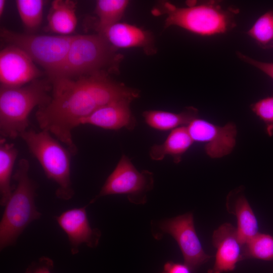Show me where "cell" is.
Here are the masks:
<instances>
[{"instance_id":"obj_18","label":"cell","mask_w":273,"mask_h":273,"mask_svg":"<svg viewBox=\"0 0 273 273\" xmlns=\"http://www.w3.org/2000/svg\"><path fill=\"white\" fill-rule=\"evenodd\" d=\"M75 7L72 1H54L48 17L47 29L61 35H69L77 24Z\"/></svg>"},{"instance_id":"obj_20","label":"cell","mask_w":273,"mask_h":273,"mask_svg":"<svg viewBox=\"0 0 273 273\" xmlns=\"http://www.w3.org/2000/svg\"><path fill=\"white\" fill-rule=\"evenodd\" d=\"M18 154L15 145L0 139V204L5 206L12 195L14 187L11 179L13 167Z\"/></svg>"},{"instance_id":"obj_22","label":"cell","mask_w":273,"mask_h":273,"mask_svg":"<svg viewBox=\"0 0 273 273\" xmlns=\"http://www.w3.org/2000/svg\"><path fill=\"white\" fill-rule=\"evenodd\" d=\"M263 49L273 48V10H269L261 15L246 32Z\"/></svg>"},{"instance_id":"obj_26","label":"cell","mask_w":273,"mask_h":273,"mask_svg":"<svg viewBox=\"0 0 273 273\" xmlns=\"http://www.w3.org/2000/svg\"><path fill=\"white\" fill-rule=\"evenodd\" d=\"M236 55L240 60L258 69L273 80V62L260 61L239 51L236 52Z\"/></svg>"},{"instance_id":"obj_25","label":"cell","mask_w":273,"mask_h":273,"mask_svg":"<svg viewBox=\"0 0 273 273\" xmlns=\"http://www.w3.org/2000/svg\"><path fill=\"white\" fill-rule=\"evenodd\" d=\"M251 111L265 124L267 133L273 135V96L261 99L250 105Z\"/></svg>"},{"instance_id":"obj_11","label":"cell","mask_w":273,"mask_h":273,"mask_svg":"<svg viewBox=\"0 0 273 273\" xmlns=\"http://www.w3.org/2000/svg\"><path fill=\"white\" fill-rule=\"evenodd\" d=\"M31 58L19 48L10 44L0 53L1 86L19 87L30 83L41 72Z\"/></svg>"},{"instance_id":"obj_21","label":"cell","mask_w":273,"mask_h":273,"mask_svg":"<svg viewBox=\"0 0 273 273\" xmlns=\"http://www.w3.org/2000/svg\"><path fill=\"white\" fill-rule=\"evenodd\" d=\"M129 4L127 0H99L96 13L98 17V29L102 33L111 26L119 22Z\"/></svg>"},{"instance_id":"obj_12","label":"cell","mask_w":273,"mask_h":273,"mask_svg":"<svg viewBox=\"0 0 273 273\" xmlns=\"http://www.w3.org/2000/svg\"><path fill=\"white\" fill-rule=\"evenodd\" d=\"M87 206L68 209L55 217L58 225L68 237L72 254L78 252L79 247L82 244L94 248L100 241L101 232L91 227L86 210Z\"/></svg>"},{"instance_id":"obj_9","label":"cell","mask_w":273,"mask_h":273,"mask_svg":"<svg viewBox=\"0 0 273 273\" xmlns=\"http://www.w3.org/2000/svg\"><path fill=\"white\" fill-rule=\"evenodd\" d=\"M155 239L167 234L176 240L181 251L184 263L193 271L207 262L212 256L206 254L196 232L193 214L188 212L159 222Z\"/></svg>"},{"instance_id":"obj_4","label":"cell","mask_w":273,"mask_h":273,"mask_svg":"<svg viewBox=\"0 0 273 273\" xmlns=\"http://www.w3.org/2000/svg\"><path fill=\"white\" fill-rule=\"evenodd\" d=\"M51 89L48 82L37 79L19 87L1 86V137L14 139L28 129L30 113L36 106L40 107L50 101Z\"/></svg>"},{"instance_id":"obj_17","label":"cell","mask_w":273,"mask_h":273,"mask_svg":"<svg viewBox=\"0 0 273 273\" xmlns=\"http://www.w3.org/2000/svg\"><path fill=\"white\" fill-rule=\"evenodd\" d=\"M193 142L187 126L178 127L171 131L164 143L153 146L150 150L149 155L156 161L162 160L169 155L177 163L181 161L182 156Z\"/></svg>"},{"instance_id":"obj_5","label":"cell","mask_w":273,"mask_h":273,"mask_svg":"<svg viewBox=\"0 0 273 273\" xmlns=\"http://www.w3.org/2000/svg\"><path fill=\"white\" fill-rule=\"evenodd\" d=\"M20 137L38 160L46 176L57 184L56 196L64 200L71 199L74 191L71 180V154L69 150L44 130L28 129Z\"/></svg>"},{"instance_id":"obj_23","label":"cell","mask_w":273,"mask_h":273,"mask_svg":"<svg viewBox=\"0 0 273 273\" xmlns=\"http://www.w3.org/2000/svg\"><path fill=\"white\" fill-rule=\"evenodd\" d=\"M253 258L263 260L273 259V237L258 233L243 246L242 260Z\"/></svg>"},{"instance_id":"obj_6","label":"cell","mask_w":273,"mask_h":273,"mask_svg":"<svg viewBox=\"0 0 273 273\" xmlns=\"http://www.w3.org/2000/svg\"><path fill=\"white\" fill-rule=\"evenodd\" d=\"M2 38L24 51L47 71L51 81L60 77L74 35L25 34L3 28Z\"/></svg>"},{"instance_id":"obj_13","label":"cell","mask_w":273,"mask_h":273,"mask_svg":"<svg viewBox=\"0 0 273 273\" xmlns=\"http://www.w3.org/2000/svg\"><path fill=\"white\" fill-rule=\"evenodd\" d=\"M212 242L216 253L214 265L207 273L235 270L237 263L242 260L243 250L236 228L230 223H223L213 232Z\"/></svg>"},{"instance_id":"obj_3","label":"cell","mask_w":273,"mask_h":273,"mask_svg":"<svg viewBox=\"0 0 273 273\" xmlns=\"http://www.w3.org/2000/svg\"><path fill=\"white\" fill-rule=\"evenodd\" d=\"M161 11L166 15L165 27H179L203 36L224 34L233 29L239 12L238 9L225 8L215 1L185 7L165 2L161 6Z\"/></svg>"},{"instance_id":"obj_16","label":"cell","mask_w":273,"mask_h":273,"mask_svg":"<svg viewBox=\"0 0 273 273\" xmlns=\"http://www.w3.org/2000/svg\"><path fill=\"white\" fill-rule=\"evenodd\" d=\"M100 34L115 49H150L152 46L151 34L136 26L126 23H117Z\"/></svg>"},{"instance_id":"obj_7","label":"cell","mask_w":273,"mask_h":273,"mask_svg":"<svg viewBox=\"0 0 273 273\" xmlns=\"http://www.w3.org/2000/svg\"><path fill=\"white\" fill-rule=\"evenodd\" d=\"M114 50L100 34L74 35L59 78H73L100 72L116 59Z\"/></svg>"},{"instance_id":"obj_1","label":"cell","mask_w":273,"mask_h":273,"mask_svg":"<svg viewBox=\"0 0 273 273\" xmlns=\"http://www.w3.org/2000/svg\"><path fill=\"white\" fill-rule=\"evenodd\" d=\"M51 83V99L38 108L36 119L41 130L54 135L73 155L78 149L72 131L83 118L109 103L133 100L139 96L136 90L112 80L102 72L77 78L60 77Z\"/></svg>"},{"instance_id":"obj_10","label":"cell","mask_w":273,"mask_h":273,"mask_svg":"<svg viewBox=\"0 0 273 273\" xmlns=\"http://www.w3.org/2000/svg\"><path fill=\"white\" fill-rule=\"evenodd\" d=\"M187 127L193 142L203 143L206 154L211 158L229 155L236 145L237 130L234 123L219 126L197 117Z\"/></svg>"},{"instance_id":"obj_19","label":"cell","mask_w":273,"mask_h":273,"mask_svg":"<svg viewBox=\"0 0 273 273\" xmlns=\"http://www.w3.org/2000/svg\"><path fill=\"white\" fill-rule=\"evenodd\" d=\"M198 111L196 108L189 107L179 113L149 110L144 112L143 116L146 123L152 128L159 130H168L187 125L198 117Z\"/></svg>"},{"instance_id":"obj_24","label":"cell","mask_w":273,"mask_h":273,"mask_svg":"<svg viewBox=\"0 0 273 273\" xmlns=\"http://www.w3.org/2000/svg\"><path fill=\"white\" fill-rule=\"evenodd\" d=\"M17 9L24 26L29 30L37 28L40 24L44 1L42 0H17Z\"/></svg>"},{"instance_id":"obj_2","label":"cell","mask_w":273,"mask_h":273,"mask_svg":"<svg viewBox=\"0 0 273 273\" xmlns=\"http://www.w3.org/2000/svg\"><path fill=\"white\" fill-rule=\"evenodd\" d=\"M29 167L27 159H20L13 176L16 184L0 222L1 251L13 245L26 227L41 216L35 204L37 185L29 175Z\"/></svg>"},{"instance_id":"obj_28","label":"cell","mask_w":273,"mask_h":273,"mask_svg":"<svg viewBox=\"0 0 273 273\" xmlns=\"http://www.w3.org/2000/svg\"><path fill=\"white\" fill-rule=\"evenodd\" d=\"M192 270L186 264L168 261L165 263L160 273H192Z\"/></svg>"},{"instance_id":"obj_27","label":"cell","mask_w":273,"mask_h":273,"mask_svg":"<svg viewBox=\"0 0 273 273\" xmlns=\"http://www.w3.org/2000/svg\"><path fill=\"white\" fill-rule=\"evenodd\" d=\"M53 266V262L50 258L42 257L30 267L27 271L29 273H52L51 268Z\"/></svg>"},{"instance_id":"obj_29","label":"cell","mask_w":273,"mask_h":273,"mask_svg":"<svg viewBox=\"0 0 273 273\" xmlns=\"http://www.w3.org/2000/svg\"><path fill=\"white\" fill-rule=\"evenodd\" d=\"M6 1L4 0H0V15H2L3 13Z\"/></svg>"},{"instance_id":"obj_14","label":"cell","mask_w":273,"mask_h":273,"mask_svg":"<svg viewBox=\"0 0 273 273\" xmlns=\"http://www.w3.org/2000/svg\"><path fill=\"white\" fill-rule=\"evenodd\" d=\"M131 101L123 99L103 106L83 118L80 124L92 125L110 130L124 127L132 129L135 121L130 108Z\"/></svg>"},{"instance_id":"obj_8","label":"cell","mask_w":273,"mask_h":273,"mask_svg":"<svg viewBox=\"0 0 273 273\" xmlns=\"http://www.w3.org/2000/svg\"><path fill=\"white\" fill-rule=\"evenodd\" d=\"M153 186V173L147 170L138 171L129 158L123 154L99 194L89 204L103 196L125 195L131 203L144 204L147 202V193Z\"/></svg>"},{"instance_id":"obj_15","label":"cell","mask_w":273,"mask_h":273,"mask_svg":"<svg viewBox=\"0 0 273 273\" xmlns=\"http://www.w3.org/2000/svg\"><path fill=\"white\" fill-rule=\"evenodd\" d=\"M226 207L237 220V231L243 246L259 233L256 217L243 193L242 188L231 191L227 196Z\"/></svg>"}]
</instances>
